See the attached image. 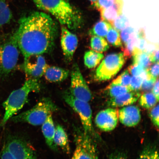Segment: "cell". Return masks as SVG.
Instances as JSON below:
<instances>
[{
	"label": "cell",
	"mask_w": 159,
	"mask_h": 159,
	"mask_svg": "<svg viewBox=\"0 0 159 159\" xmlns=\"http://www.w3.org/2000/svg\"><path fill=\"white\" fill-rule=\"evenodd\" d=\"M14 33L24 59L49 52L58 34V26L51 16L34 12L21 18Z\"/></svg>",
	"instance_id": "cell-1"
},
{
	"label": "cell",
	"mask_w": 159,
	"mask_h": 159,
	"mask_svg": "<svg viewBox=\"0 0 159 159\" xmlns=\"http://www.w3.org/2000/svg\"><path fill=\"white\" fill-rule=\"evenodd\" d=\"M32 1L39 9L51 13L61 25L68 29L76 30L80 26V15L67 0Z\"/></svg>",
	"instance_id": "cell-2"
},
{
	"label": "cell",
	"mask_w": 159,
	"mask_h": 159,
	"mask_svg": "<svg viewBox=\"0 0 159 159\" xmlns=\"http://www.w3.org/2000/svg\"><path fill=\"white\" fill-rule=\"evenodd\" d=\"M40 89V85L38 79L30 78L26 81L21 88L11 92L3 103L5 114L1 122L2 126L22 108L28 101L30 93L39 92Z\"/></svg>",
	"instance_id": "cell-3"
},
{
	"label": "cell",
	"mask_w": 159,
	"mask_h": 159,
	"mask_svg": "<svg viewBox=\"0 0 159 159\" xmlns=\"http://www.w3.org/2000/svg\"><path fill=\"white\" fill-rule=\"evenodd\" d=\"M58 109L50 99L44 98L40 100L32 108L11 118L15 122L27 123L33 126H39Z\"/></svg>",
	"instance_id": "cell-4"
},
{
	"label": "cell",
	"mask_w": 159,
	"mask_h": 159,
	"mask_svg": "<svg viewBox=\"0 0 159 159\" xmlns=\"http://www.w3.org/2000/svg\"><path fill=\"white\" fill-rule=\"evenodd\" d=\"M14 33L0 43V72L7 75L16 66L19 51Z\"/></svg>",
	"instance_id": "cell-5"
},
{
	"label": "cell",
	"mask_w": 159,
	"mask_h": 159,
	"mask_svg": "<svg viewBox=\"0 0 159 159\" xmlns=\"http://www.w3.org/2000/svg\"><path fill=\"white\" fill-rule=\"evenodd\" d=\"M63 98L65 102L79 115L85 134L90 136H95L92 122V111L89 102L75 98L69 91L64 93Z\"/></svg>",
	"instance_id": "cell-6"
},
{
	"label": "cell",
	"mask_w": 159,
	"mask_h": 159,
	"mask_svg": "<svg viewBox=\"0 0 159 159\" xmlns=\"http://www.w3.org/2000/svg\"><path fill=\"white\" fill-rule=\"evenodd\" d=\"M126 59L124 53L122 52L107 55L96 69L95 80L103 81L112 78L122 69Z\"/></svg>",
	"instance_id": "cell-7"
},
{
	"label": "cell",
	"mask_w": 159,
	"mask_h": 159,
	"mask_svg": "<svg viewBox=\"0 0 159 159\" xmlns=\"http://www.w3.org/2000/svg\"><path fill=\"white\" fill-rule=\"evenodd\" d=\"M75 98L89 102L93 98L92 93L81 72L77 63L73 64L71 71V84L69 91Z\"/></svg>",
	"instance_id": "cell-8"
},
{
	"label": "cell",
	"mask_w": 159,
	"mask_h": 159,
	"mask_svg": "<svg viewBox=\"0 0 159 159\" xmlns=\"http://www.w3.org/2000/svg\"><path fill=\"white\" fill-rule=\"evenodd\" d=\"M76 148L71 159H96V147L90 136L83 132H77L75 134Z\"/></svg>",
	"instance_id": "cell-9"
},
{
	"label": "cell",
	"mask_w": 159,
	"mask_h": 159,
	"mask_svg": "<svg viewBox=\"0 0 159 159\" xmlns=\"http://www.w3.org/2000/svg\"><path fill=\"white\" fill-rule=\"evenodd\" d=\"M119 120L118 111L109 108L100 111L95 117V124L104 132H110L116 128Z\"/></svg>",
	"instance_id": "cell-10"
},
{
	"label": "cell",
	"mask_w": 159,
	"mask_h": 159,
	"mask_svg": "<svg viewBox=\"0 0 159 159\" xmlns=\"http://www.w3.org/2000/svg\"><path fill=\"white\" fill-rule=\"evenodd\" d=\"M47 66L44 57L39 55L24 59L23 67L26 74L30 78L38 79L44 75Z\"/></svg>",
	"instance_id": "cell-11"
},
{
	"label": "cell",
	"mask_w": 159,
	"mask_h": 159,
	"mask_svg": "<svg viewBox=\"0 0 159 159\" xmlns=\"http://www.w3.org/2000/svg\"><path fill=\"white\" fill-rule=\"evenodd\" d=\"M6 147L15 159H37L33 149L20 139H12Z\"/></svg>",
	"instance_id": "cell-12"
},
{
	"label": "cell",
	"mask_w": 159,
	"mask_h": 159,
	"mask_svg": "<svg viewBox=\"0 0 159 159\" xmlns=\"http://www.w3.org/2000/svg\"><path fill=\"white\" fill-rule=\"evenodd\" d=\"M76 35L70 31L66 27L61 29V43L63 55L68 62L72 60L78 45Z\"/></svg>",
	"instance_id": "cell-13"
},
{
	"label": "cell",
	"mask_w": 159,
	"mask_h": 159,
	"mask_svg": "<svg viewBox=\"0 0 159 159\" xmlns=\"http://www.w3.org/2000/svg\"><path fill=\"white\" fill-rule=\"evenodd\" d=\"M118 117L119 121L125 126L134 127L140 121V111L136 105H129L123 107L118 111Z\"/></svg>",
	"instance_id": "cell-14"
},
{
	"label": "cell",
	"mask_w": 159,
	"mask_h": 159,
	"mask_svg": "<svg viewBox=\"0 0 159 159\" xmlns=\"http://www.w3.org/2000/svg\"><path fill=\"white\" fill-rule=\"evenodd\" d=\"M141 95L139 91H131L114 98H110L107 104L111 108L125 107L137 102Z\"/></svg>",
	"instance_id": "cell-15"
},
{
	"label": "cell",
	"mask_w": 159,
	"mask_h": 159,
	"mask_svg": "<svg viewBox=\"0 0 159 159\" xmlns=\"http://www.w3.org/2000/svg\"><path fill=\"white\" fill-rule=\"evenodd\" d=\"M123 7V0H116L111 7L99 11L101 20L108 22L112 25L117 17L122 14Z\"/></svg>",
	"instance_id": "cell-16"
},
{
	"label": "cell",
	"mask_w": 159,
	"mask_h": 159,
	"mask_svg": "<svg viewBox=\"0 0 159 159\" xmlns=\"http://www.w3.org/2000/svg\"><path fill=\"white\" fill-rule=\"evenodd\" d=\"M69 71L57 66H47L44 75L45 78L51 82H61L65 80L69 76Z\"/></svg>",
	"instance_id": "cell-17"
},
{
	"label": "cell",
	"mask_w": 159,
	"mask_h": 159,
	"mask_svg": "<svg viewBox=\"0 0 159 159\" xmlns=\"http://www.w3.org/2000/svg\"><path fill=\"white\" fill-rule=\"evenodd\" d=\"M52 115H50L42 125V130L47 145L51 149L56 150L57 146L54 142L55 128Z\"/></svg>",
	"instance_id": "cell-18"
},
{
	"label": "cell",
	"mask_w": 159,
	"mask_h": 159,
	"mask_svg": "<svg viewBox=\"0 0 159 159\" xmlns=\"http://www.w3.org/2000/svg\"><path fill=\"white\" fill-rule=\"evenodd\" d=\"M54 142L57 147L59 146L65 152H69L70 148L68 137L63 127L59 125H57L55 128Z\"/></svg>",
	"instance_id": "cell-19"
},
{
	"label": "cell",
	"mask_w": 159,
	"mask_h": 159,
	"mask_svg": "<svg viewBox=\"0 0 159 159\" xmlns=\"http://www.w3.org/2000/svg\"><path fill=\"white\" fill-rule=\"evenodd\" d=\"M132 56L133 63L142 66L145 69L150 66L151 62L149 53L135 47L133 50Z\"/></svg>",
	"instance_id": "cell-20"
},
{
	"label": "cell",
	"mask_w": 159,
	"mask_h": 159,
	"mask_svg": "<svg viewBox=\"0 0 159 159\" xmlns=\"http://www.w3.org/2000/svg\"><path fill=\"white\" fill-rule=\"evenodd\" d=\"M104 57V55L101 53L93 50L87 51L84 56L85 65L89 69L94 68L99 64Z\"/></svg>",
	"instance_id": "cell-21"
},
{
	"label": "cell",
	"mask_w": 159,
	"mask_h": 159,
	"mask_svg": "<svg viewBox=\"0 0 159 159\" xmlns=\"http://www.w3.org/2000/svg\"><path fill=\"white\" fill-rule=\"evenodd\" d=\"M112 26L108 22L102 20L98 22L89 31V34L91 36H97L106 37L109 30Z\"/></svg>",
	"instance_id": "cell-22"
},
{
	"label": "cell",
	"mask_w": 159,
	"mask_h": 159,
	"mask_svg": "<svg viewBox=\"0 0 159 159\" xmlns=\"http://www.w3.org/2000/svg\"><path fill=\"white\" fill-rule=\"evenodd\" d=\"M132 91L129 87L111 84L105 89V94L110 98H114Z\"/></svg>",
	"instance_id": "cell-23"
},
{
	"label": "cell",
	"mask_w": 159,
	"mask_h": 159,
	"mask_svg": "<svg viewBox=\"0 0 159 159\" xmlns=\"http://www.w3.org/2000/svg\"><path fill=\"white\" fill-rule=\"evenodd\" d=\"M90 46L93 51L99 53L104 52L109 48L108 42L104 38L97 36L91 37Z\"/></svg>",
	"instance_id": "cell-24"
},
{
	"label": "cell",
	"mask_w": 159,
	"mask_h": 159,
	"mask_svg": "<svg viewBox=\"0 0 159 159\" xmlns=\"http://www.w3.org/2000/svg\"><path fill=\"white\" fill-rule=\"evenodd\" d=\"M139 104L143 108L150 109L157 104L158 101L152 93L146 92L140 95L139 99Z\"/></svg>",
	"instance_id": "cell-25"
},
{
	"label": "cell",
	"mask_w": 159,
	"mask_h": 159,
	"mask_svg": "<svg viewBox=\"0 0 159 159\" xmlns=\"http://www.w3.org/2000/svg\"><path fill=\"white\" fill-rule=\"evenodd\" d=\"M12 15L5 0H0V27L8 23Z\"/></svg>",
	"instance_id": "cell-26"
},
{
	"label": "cell",
	"mask_w": 159,
	"mask_h": 159,
	"mask_svg": "<svg viewBox=\"0 0 159 159\" xmlns=\"http://www.w3.org/2000/svg\"><path fill=\"white\" fill-rule=\"evenodd\" d=\"M119 31L112 26L109 30L106 37L108 42L113 46L122 48L123 43Z\"/></svg>",
	"instance_id": "cell-27"
},
{
	"label": "cell",
	"mask_w": 159,
	"mask_h": 159,
	"mask_svg": "<svg viewBox=\"0 0 159 159\" xmlns=\"http://www.w3.org/2000/svg\"><path fill=\"white\" fill-rule=\"evenodd\" d=\"M138 159H159L158 151L153 146H147L141 152Z\"/></svg>",
	"instance_id": "cell-28"
},
{
	"label": "cell",
	"mask_w": 159,
	"mask_h": 159,
	"mask_svg": "<svg viewBox=\"0 0 159 159\" xmlns=\"http://www.w3.org/2000/svg\"><path fill=\"white\" fill-rule=\"evenodd\" d=\"M131 78L132 77L128 70L126 69L116 79L113 81L111 84L129 87L130 85Z\"/></svg>",
	"instance_id": "cell-29"
},
{
	"label": "cell",
	"mask_w": 159,
	"mask_h": 159,
	"mask_svg": "<svg viewBox=\"0 0 159 159\" xmlns=\"http://www.w3.org/2000/svg\"><path fill=\"white\" fill-rule=\"evenodd\" d=\"M129 25V22L128 19L125 15L121 14L115 20L112 26L115 29L120 31L128 27Z\"/></svg>",
	"instance_id": "cell-30"
},
{
	"label": "cell",
	"mask_w": 159,
	"mask_h": 159,
	"mask_svg": "<svg viewBox=\"0 0 159 159\" xmlns=\"http://www.w3.org/2000/svg\"><path fill=\"white\" fill-rule=\"evenodd\" d=\"M136 36L129 39L127 43L124 44V47H122V51L123 53L127 59L132 56L133 50L136 45Z\"/></svg>",
	"instance_id": "cell-31"
},
{
	"label": "cell",
	"mask_w": 159,
	"mask_h": 159,
	"mask_svg": "<svg viewBox=\"0 0 159 159\" xmlns=\"http://www.w3.org/2000/svg\"><path fill=\"white\" fill-rule=\"evenodd\" d=\"M129 73L133 76H140L143 75H146V69L142 66L133 63L128 69Z\"/></svg>",
	"instance_id": "cell-32"
},
{
	"label": "cell",
	"mask_w": 159,
	"mask_h": 159,
	"mask_svg": "<svg viewBox=\"0 0 159 159\" xmlns=\"http://www.w3.org/2000/svg\"><path fill=\"white\" fill-rule=\"evenodd\" d=\"M146 78L155 79H158L159 62L154 63V65L146 69Z\"/></svg>",
	"instance_id": "cell-33"
},
{
	"label": "cell",
	"mask_w": 159,
	"mask_h": 159,
	"mask_svg": "<svg viewBox=\"0 0 159 159\" xmlns=\"http://www.w3.org/2000/svg\"><path fill=\"white\" fill-rule=\"evenodd\" d=\"M144 79L140 76H133L131 78L129 86L132 91H139L141 89Z\"/></svg>",
	"instance_id": "cell-34"
},
{
	"label": "cell",
	"mask_w": 159,
	"mask_h": 159,
	"mask_svg": "<svg viewBox=\"0 0 159 159\" xmlns=\"http://www.w3.org/2000/svg\"><path fill=\"white\" fill-rule=\"evenodd\" d=\"M120 35L122 42L125 44L129 39L135 36L134 30L129 26L121 31Z\"/></svg>",
	"instance_id": "cell-35"
},
{
	"label": "cell",
	"mask_w": 159,
	"mask_h": 159,
	"mask_svg": "<svg viewBox=\"0 0 159 159\" xmlns=\"http://www.w3.org/2000/svg\"><path fill=\"white\" fill-rule=\"evenodd\" d=\"M159 105H156L151 108L149 115L151 120L155 126L158 128L159 124Z\"/></svg>",
	"instance_id": "cell-36"
},
{
	"label": "cell",
	"mask_w": 159,
	"mask_h": 159,
	"mask_svg": "<svg viewBox=\"0 0 159 159\" xmlns=\"http://www.w3.org/2000/svg\"><path fill=\"white\" fill-rule=\"evenodd\" d=\"M115 1L116 0H97L94 5L99 11H100L111 7L114 4Z\"/></svg>",
	"instance_id": "cell-37"
},
{
	"label": "cell",
	"mask_w": 159,
	"mask_h": 159,
	"mask_svg": "<svg viewBox=\"0 0 159 159\" xmlns=\"http://www.w3.org/2000/svg\"><path fill=\"white\" fill-rule=\"evenodd\" d=\"M136 39L138 40H136L137 42V44L138 45V48L140 49L144 50L146 46V41L145 39V36L144 32L143 30L139 31L137 35Z\"/></svg>",
	"instance_id": "cell-38"
},
{
	"label": "cell",
	"mask_w": 159,
	"mask_h": 159,
	"mask_svg": "<svg viewBox=\"0 0 159 159\" xmlns=\"http://www.w3.org/2000/svg\"><path fill=\"white\" fill-rule=\"evenodd\" d=\"M157 79H145L143 81L141 89L145 91L150 90V89H152L155 83H156V80Z\"/></svg>",
	"instance_id": "cell-39"
},
{
	"label": "cell",
	"mask_w": 159,
	"mask_h": 159,
	"mask_svg": "<svg viewBox=\"0 0 159 159\" xmlns=\"http://www.w3.org/2000/svg\"><path fill=\"white\" fill-rule=\"evenodd\" d=\"M151 62L152 63L159 62L158 48L154 50L149 53Z\"/></svg>",
	"instance_id": "cell-40"
},
{
	"label": "cell",
	"mask_w": 159,
	"mask_h": 159,
	"mask_svg": "<svg viewBox=\"0 0 159 159\" xmlns=\"http://www.w3.org/2000/svg\"><path fill=\"white\" fill-rule=\"evenodd\" d=\"M109 159H129L124 154L120 152H115L111 154Z\"/></svg>",
	"instance_id": "cell-41"
},
{
	"label": "cell",
	"mask_w": 159,
	"mask_h": 159,
	"mask_svg": "<svg viewBox=\"0 0 159 159\" xmlns=\"http://www.w3.org/2000/svg\"><path fill=\"white\" fill-rule=\"evenodd\" d=\"M155 96L156 97L157 99L159 100V80L158 79L157 80L156 83L152 89V92Z\"/></svg>",
	"instance_id": "cell-42"
},
{
	"label": "cell",
	"mask_w": 159,
	"mask_h": 159,
	"mask_svg": "<svg viewBox=\"0 0 159 159\" xmlns=\"http://www.w3.org/2000/svg\"><path fill=\"white\" fill-rule=\"evenodd\" d=\"M89 1H90L94 5V4L97 1V0H89Z\"/></svg>",
	"instance_id": "cell-43"
},
{
	"label": "cell",
	"mask_w": 159,
	"mask_h": 159,
	"mask_svg": "<svg viewBox=\"0 0 159 159\" xmlns=\"http://www.w3.org/2000/svg\"><path fill=\"white\" fill-rule=\"evenodd\" d=\"M96 159H98V157H97L96 158Z\"/></svg>",
	"instance_id": "cell-44"
}]
</instances>
